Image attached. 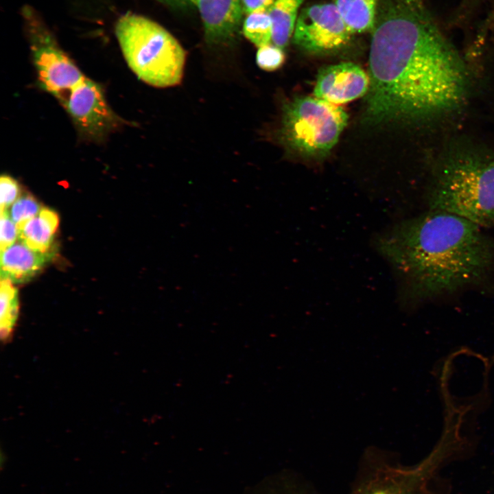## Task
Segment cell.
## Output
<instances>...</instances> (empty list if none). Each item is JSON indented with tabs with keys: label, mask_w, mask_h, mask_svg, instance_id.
<instances>
[{
	"label": "cell",
	"mask_w": 494,
	"mask_h": 494,
	"mask_svg": "<svg viewBox=\"0 0 494 494\" xmlns=\"http://www.w3.org/2000/svg\"><path fill=\"white\" fill-rule=\"evenodd\" d=\"M366 116L373 123L433 118L464 100L468 75L460 56L424 14L403 5L374 27Z\"/></svg>",
	"instance_id": "cell-1"
},
{
	"label": "cell",
	"mask_w": 494,
	"mask_h": 494,
	"mask_svg": "<svg viewBox=\"0 0 494 494\" xmlns=\"http://www.w3.org/2000/svg\"><path fill=\"white\" fill-rule=\"evenodd\" d=\"M274 2V0H241L246 15L258 10H270Z\"/></svg>",
	"instance_id": "cell-22"
},
{
	"label": "cell",
	"mask_w": 494,
	"mask_h": 494,
	"mask_svg": "<svg viewBox=\"0 0 494 494\" xmlns=\"http://www.w3.org/2000/svg\"><path fill=\"white\" fill-rule=\"evenodd\" d=\"M377 0H333L345 23L354 33L374 29Z\"/></svg>",
	"instance_id": "cell-14"
},
{
	"label": "cell",
	"mask_w": 494,
	"mask_h": 494,
	"mask_svg": "<svg viewBox=\"0 0 494 494\" xmlns=\"http://www.w3.org/2000/svg\"><path fill=\"white\" fill-rule=\"evenodd\" d=\"M82 139L99 143L122 124L108 105L103 89L84 77L62 104Z\"/></svg>",
	"instance_id": "cell-8"
},
{
	"label": "cell",
	"mask_w": 494,
	"mask_h": 494,
	"mask_svg": "<svg viewBox=\"0 0 494 494\" xmlns=\"http://www.w3.org/2000/svg\"><path fill=\"white\" fill-rule=\"evenodd\" d=\"M164 3L173 5H184L193 3V0H159Z\"/></svg>",
	"instance_id": "cell-24"
},
{
	"label": "cell",
	"mask_w": 494,
	"mask_h": 494,
	"mask_svg": "<svg viewBox=\"0 0 494 494\" xmlns=\"http://www.w3.org/2000/svg\"><path fill=\"white\" fill-rule=\"evenodd\" d=\"M369 86L368 74L363 69L352 62H342L319 71L314 94L317 98L338 105L366 95Z\"/></svg>",
	"instance_id": "cell-10"
},
{
	"label": "cell",
	"mask_w": 494,
	"mask_h": 494,
	"mask_svg": "<svg viewBox=\"0 0 494 494\" xmlns=\"http://www.w3.org/2000/svg\"><path fill=\"white\" fill-rule=\"evenodd\" d=\"M0 222V246L2 250L16 242L19 231L11 219L8 210L1 211Z\"/></svg>",
	"instance_id": "cell-21"
},
{
	"label": "cell",
	"mask_w": 494,
	"mask_h": 494,
	"mask_svg": "<svg viewBox=\"0 0 494 494\" xmlns=\"http://www.w3.org/2000/svg\"><path fill=\"white\" fill-rule=\"evenodd\" d=\"M303 0H274L269 12L272 22V43L284 49L292 37L298 9Z\"/></svg>",
	"instance_id": "cell-15"
},
{
	"label": "cell",
	"mask_w": 494,
	"mask_h": 494,
	"mask_svg": "<svg viewBox=\"0 0 494 494\" xmlns=\"http://www.w3.org/2000/svg\"><path fill=\"white\" fill-rule=\"evenodd\" d=\"M283 49L272 43L259 47L256 55L257 65L267 71L279 69L285 60Z\"/></svg>",
	"instance_id": "cell-19"
},
{
	"label": "cell",
	"mask_w": 494,
	"mask_h": 494,
	"mask_svg": "<svg viewBox=\"0 0 494 494\" xmlns=\"http://www.w3.org/2000/svg\"><path fill=\"white\" fill-rule=\"evenodd\" d=\"M348 115L339 105L310 96L299 97L284 109L282 134L298 154L318 157L337 143Z\"/></svg>",
	"instance_id": "cell-5"
},
{
	"label": "cell",
	"mask_w": 494,
	"mask_h": 494,
	"mask_svg": "<svg viewBox=\"0 0 494 494\" xmlns=\"http://www.w3.org/2000/svg\"><path fill=\"white\" fill-rule=\"evenodd\" d=\"M445 442L414 466H386L378 469L355 494H447L439 475L459 454L451 444Z\"/></svg>",
	"instance_id": "cell-6"
},
{
	"label": "cell",
	"mask_w": 494,
	"mask_h": 494,
	"mask_svg": "<svg viewBox=\"0 0 494 494\" xmlns=\"http://www.w3.org/2000/svg\"><path fill=\"white\" fill-rule=\"evenodd\" d=\"M58 225V214L51 209H42L36 216L19 228V239L34 250L51 251Z\"/></svg>",
	"instance_id": "cell-13"
},
{
	"label": "cell",
	"mask_w": 494,
	"mask_h": 494,
	"mask_svg": "<svg viewBox=\"0 0 494 494\" xmlns=\"http://www.w3.org/2000/svg\"><path fill=\"white\" fill-rule=\"evenodd\" d=\"M270 10H258L246 15L242 25L245 37L257 47L272 43L273 26Z\"/></svg>",
	"instance_id": "cell-17"
},
{
	"label": "cell",
	"mask_w": 494,
	"mask_h": 494,
	"mask_svg": "<svg viewBox=\"0 0 494 494\" xmlns=\"http://www.w3.org/2000/svg\"><path fill=\"white\" fill-rule=\"evenodd\" d=\"M34 250L19 240L1 250V279L12 283L26 282L36 274L55 255Z\"/></svg>",
	"instance_id": "cell-12"
},
{
	"label": "cell",
	"mask_w": 494,
	"mask_h": 494,
	"mask_svg": "<svg viewBox=\"0 0 494 494\" xmlns=\"http://www.w3.org/2000/svg\"><path fill=\"white\" fill-rule=\"evenodd\" d=\"M207 40L219 43L237 33L243 12L241 0H193Z\"/></svg>",
	"instance_id": "cell-11"
},
{
	"label": "cell",
	"mask_w": 494,
	"mask_h": 494,
	"mask_svg": "<svg viewBox=\"0 0 494 494\" xmlns=\"http://www.w3.org/2000/svg\"><path fill=\"white\" fill-rule=\"evenodd\" d=\"M351 32L333 3L314 4L303 8L298 16L294 43L316 54L340 49L350 40Z\"/></svg>",
	"instance_id": "cell-9"
},
{
	"label": "cell",
	"mask_w": 494,
	"mask_h": 494,
	"mask_svg": "<svg viewBox=\"0 0 494 494\" xmlns=\"http://www.w3.org/2000/svg\"><path fill=\"white\" fill-rule=\"evenodd\" d=\"M0 303L1 339L8 342L13 336L19 309L17 289L8 279H1Z\"/></svg>",
	"instance_id": "cell-16"
},
{
	"label": "cell",
	"mask_w": 494,
	"mask_h": 494,
	"mask_svg": "<svg viewBox=\"0 0 494 494\" xmlns=\"http://www.w3.org/2000/svg\"><path fill=\"white\" fill-rule=\"evenodd\" d=\"M401 4L408 9L415 12L424 14L423 10V0H401Z\"/></svg>",
	"instance_id": "cell-23"
},
{
	"label": "cell",
	"mask_w": 494,
	"mask_h": 494,
	"mask_svg": "<svg viewBox=\"0 0 494 494\" xmlns=\"http://www.w3.org/2000/svg\"><path fill=\"white\" fill-rule=\"evenodd\" d=\"M23 15L40 86L61 104L85 76L61 49L37 13L25 7Z\"/></svg>",
	"instance_id": "cell-7"
},
{
	"label": "cell",
	"mask_w": 494,
	"mask_h": 494,
	"mask_svg": "<svg viewBox=\"0 0 494 494\" xmlns=\"http://www.w3.org/2000/svg\"><path fill=\"white\" fill-rule=\"evenodd\" d=\"M115 33L128 67L141 80L158 88L180 84L186 53L165 28L143 16L128 13L118 20Z\"/></svg>",
	"instance_id": "cell-4"
},
{
	"label": "cell",
	"mask_w": 494,
	"mask_h": 494,
	"mask_svg": "<svg viewBox=\"0 0 494 494\" xmlns=\"http://www.w3.org/2000/svg\"><path fill=\"white\" fill-rule=\"evenodd\" d=\"M427 210L494 228V151L472 145L450 150L432 171L422 211Z\"/></svg>",
	"instance_id": "cell-3"
},
{
	"label": "cell",
	"mask_w": 494,
	"mask_h": 494,
	"mask_svg": "<svg viewBox=\"0 0 494 494\" xmlns=\"http://www.w3.org/2000/svg\"><path fill=\"white\" fill-rule=\"evenodd\" d=\"M1 211L8 210L20 196L21 189L18 182L8 175H2L0 178Z\"/></svg>",
	"instance_id": "cell-20"
},
{
	"label": "cell",
	"mask_w": 494,
	"mask_h": 494,
	"mask_svg": "<svg viewBox=\"0 0 494 494\" xmlns=\"http://www.w3.org/2000/svg\"><path fill=\"white\" fill-rule=\"evenodd\" d=\"M40 205L31 194L21 196L12 205L9 215L12 221L20 228L25 223L36 216L40 211Z\"/></svg>",
	"instance_id": "cell-18"
},
{
	"label": "cell",
	"mask_w": 494,
	"mask_h": 494,
	"mask_svg": "<svg viewBox=\"0 0 494 494\" xmlns=\"http://www.w3.org/2000/svg\"><path fill=\"white\" fill-rule=\"evenodd\" d=\"M441 211H421L375 240L392 266L408 307L450 301L469 292H494V237Z\"/></svg>",
	"instance_id": "cell-2"
}]
</instances>
